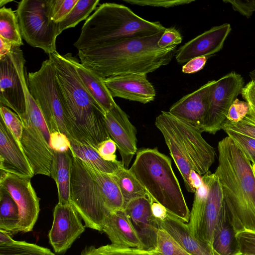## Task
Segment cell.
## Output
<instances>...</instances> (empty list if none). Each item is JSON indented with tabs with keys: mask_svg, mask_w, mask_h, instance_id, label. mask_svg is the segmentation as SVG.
<instances>
[{
	"mask_svg": "<svg viewBox=\"0 0 255 255\" xmlns=\"http://www.w3.org/2000/svg\"><path fill=\"white\" fill-rule=\"evenodd\" d=\"M48 55L54 67L70 139L97 150L102 142L110 138L105 112L82 82L72 53L62 55L55 51Z\"/></svg>",
	"mask_w": 255,
	"mask_h": 255,
	"instance_id": "cell-1",
	"label": "cell"
},
{
	"mask_svg": "<svg viewBox=\"0 0 255 255\" xmlns=\"http://www.w3.org/2000/svg\"><path fill=\"white\" fill-rule=\"evenodd\" d=\"M163 32L78 50V56L83 66L104 79L126 74H147L169 64L176 54L177 45L158 47Z\"/></svg>",
	"mask_w": 255,
	"mask_h": 255,
	"instance_id": "cell-2",
	"label": "cell"
},
{
	"mask_svg": "<svg viewBox=\"0 0 255 255\" xmlns=\"http://www.w3.org/2000/svg\"><path fill=\"white\" fill-rule=\"evenodd\" d=\"M218 177L228 215L236 234L255 231V178L252 165L229 136L218 144Z\"/></svg>",
	"mask_w": 255,
	"mask_h": 255,
	"instance_id": "cell-3",
	"label": "cell"
},
{
	"mask_svg": "<svg viewBox=\"0 0 255 255\" xmlns=\"http://www.w3.org/2000/svg\"><path fill=\"white\" fill-rule=\"evenodd\" d=\"M73 156L71 203L85 227L102 232L105 218L111 212L124 208L122 195L112 174Z\"/></svg>",
	"mask_w": 255,
	"mask_h": 255,
	"instance_id": "cell-4",
	"label": "cell"
},
{
	"mask_svg": "<svg viewBox=\"0 0 255 255\" xmlns=\"http://www.w3.org/2000/svg\"><path fill=\"white\" fill-rule=\"evenodd\" d=\"M165 29L159 22L145 20L125 5L106 2L86 19L74 46L78 50L96 48L151 36Z\"/></svg>",
	"mask_w": 255,
	"mask_h": 255,
	"instance_id": "cell-5",
	"label": "cell"
},
{
	"mask_svg": "<svg viewBox=\"0 0 255 255\" xmlns=\"http://www.w3.org/2000/svg\"><path fill=\"white\" fill-rule=\"evenodd\" d=\"M129 170L154 201L177 219L189 222L190 212L168 156L156 148L139 149Z\"/></svg>",
	"mask_w": 255,
	"mask_h": 255,
	"instance_id": "cell-6",
	"label": "cell"
},
{
	"mask_svg": "<svg viewBox=\"0 0 255 255\" xmlns=\"http://www.w3.org/2000/svg\"><path fill=\"white\" fill-rule=\"evenodd\" d=\"M27 85L31 95L43 115L50 133L59 131L70 139L54 67L49 57L42 63L38 70L28 73Z\"/></svg>",
	"mask_w": 255,
	"mask_h": 255,
	"instance_id": "cell-7",
	"label": "cell"
},
{
	"mask_svg": "<svg viewBox=\"0 0 255 255\" xmlns=\"http://www.w3.org/2000/svg\"><path fill=\"white\" fill-rule=\"evenodd\" d=\"M21 35L27 43L49 54L56 51L58 23L49 16L48 0H22L16 10Z\"/></svg>",
	"mask_w": 255,
	"mask_h": 255,
	"instance_id": "cell-8",
	"label": "cell"
},
{
	"mask_svg": "<svg viewBox=\"0 0 255 255\" xmlns=\"http://www.w3.org/2000/svg\"><path fill=\"white\" fill-rule=\"evenodd\" d=\"M25 60L20 47L13 45L11 51L0 58V103L12 109L21 122L27 117L26 88L27 74Z\"/></svg>",
	"mask_w": 255,
	"mask_h": 255,
	"instance_id": "cell-9",
	"label": "cell"
},
{
	"mask_svg": "<svg viewBox=\"0 0 255 255\" xmlns=\"http://www.w3.org/2000/svg\"><path fill=\"white\" fill-rule=\"evenodd\" d=\"M244 80L232 71L216 80L210 95L209 106L202 132L215 134L221 129L229 110L244 87Z\"/></svg>",
	"mask_w": 255,
	"mask_h": 255,
	"instance_id": "cell-10",
	"label": "cell"
},
{
	"mask_svg": "<svg viewBox=\"0 0 255 255\" xmlns=\"http://www.w3.org/2000/svg\"><path fill=\"white\" fill-rule=\"evenodd\" d=\"M30 180V178L0 171V186L10 193L18 208V232L31 231L37 220L40 211L39 199Z\"/></svg>",
	"mask_w": 255,
	"mask_h": 255,
	"instance_id": "cell-11",
	"label": "cell"
},
{
	"mask_svg": "<svg viewBox=\"0 0 255 255\" xmlns=\"http://www.w3.org/2000/svg\"><path fill=\"white\" fill-rule=\"evenodd\" d=\"M82 218L71 203L55 206L49 241L57 254L65 253L85 231Z\"/></svg>",
	"mask_w": 255,
	"mask_h": 255,
	"instance_id": "cell-12",
	"label": "cell"
},
{
	"mask_svg": "<svg viewBox=\"0 0 255 255\" xmlns=\"http://www.w3.org/2000/svg\"><path fill=\"white\" fill-rule=\"evenodd\" d=\"M170 113L175 127L192 162L194 170L204 175L214 163V148L202 137L201 130Z\"/></svg>",
	"mask_w": 255,
	"mask_h": 255,
	"instance_id": "cell-13",
	"label": "cell"
},
{
	"mask_svg": "<svg viewBox=\"0 0 255 255\" xmlns=\"http://www.w3.org/2000/svg\"><path fill=\"white\" fill-rule=\"evenodd\" d=\"M154 200L150 195L132 200L124 207L131 225L141 242L142 250L151 252L157 245L160 227L152 215L151 204Z\"/></svg>",
	"mask_w": 255,
	"mask_h": 255,
	"instance_id": "cell-14",
	"label": "cell"
},
{
	"mask_svg": "<svg viewBox=\"0 0 255 255\" xmlns=\"http://www.w3.org/2000/svg\"><path fill=\"white\" fill-rule=\"evenodd\" d=\"M21 146L34 175L51 176L53 151L41 132L32 123L28 115L22 122Z\"/></svg>",
	"mask_w": 255,
	"mask_h": 255,
	"instance_id": "cell-15",
	"label": "cell"
},
{
	"mask_svg": "<svg viewBox=\"0 0 255 255\" xmlns=\"http://www.w3.org/2000/svg\"><path fill=\"white\" fill-rule=\"evenodd\" d=\"M107 128L110 138L115 142L124 167L128 169L137 151V131L127 114L118 105L105 114Z\"/></svg>",
	"mask_w": 255,
	"mask_h": 255,
	"instance_id": "cell-16",
	"label": "cell"
},
{
	"mask_svg": "<svg viewBox=\"0 0 255 255\" xmlns=\"http://www.w3.org/2000/svg\"><path fill=\"white\" fill-rule=\"evenodd\" d=\"M208 195L201 218L194 237L212 246L214 231L222 209L224 195L218 177L209 171L202 176Z\"/></svg>",
	"mask_w": 255,
	"mask_h": 255,
	"instance_id": "cell-17",
	"label": "cell"
},
{
	"mask_svg": "<svg viewBox=\"0 0 255 255\" xmlns=\"http://www.w3.org/2000/svg\"><path fill=\"white\" fill-rule=\"evenodd\" d=\"M231 31L229 23L213 27L190 40L177 50L175 59L179 64L201 56H211L220 51Z\"/></svg>",
	"mask_w": 255,
	"mask_h": 255,
	"instance_id": "cell-18",
	"label": "cell"
},
{
	"mask_svg": "<svg viewBox=\"0 0 255 255\" xmlns=\"http://www.w3.org/2000/svg\"><path fill=\"white\" fill-rule=\"evenodd\" d=\"M216 81H210L183 96L171 106L168 112L201 130L208 111L212 88Z\"/></svg>",
	"mask_w": 255,
	"mask_h": 255,
	"instance_id": "cell-19",
	"label": "cell"
},
{
	"mask_svg": "<svg viewBox=\"0 0 255 255\" xmlns=\"http://www.w3.org/2000/svg\"><path fill=\"white\" fill-rule=\"evenodd\" d=\"M0 169L18 176L31 178L33 170L20 142L0 117Z\"/></svg>",
	"mask_w": 255,
	"mask_h": 255,
	"instance_id": "cell-20",
	"label": "cell"
},
{
	"mask_svg": "<svg viewBox=\"0 0 255 255\" xmlns=\"http://www.w3.org/2000/svg\"><path fill=\"white\" fill-rule=\"evenodd\" d=\"M112 97L146 104L153 101L155 90L145 74L119 75L104 79Z\"/></svg>",
	"mask_w": 255,
	"mask_h": 255,
	"instance_id": "cell-21",
	"label": "cell"
},
{
	"mask_svg": "<svg viewBox=\"0 0 255 255\" xmlns=\"http://www.w3.org/2000/svg\"><path fill=\"white\" fill-rule=\"evenodd\" d=\"M155 125L162 134L170 155L184 180L186 190L194 193L196 190L191 185L189 176L194 170L191 159L170 117L169 112L162 111L156 118Z\"/></svg>",
	"mask_w": 255,
	"mask_h": 255,
	"instance_id": "cell-22",
	"label": "cell"
},
{
	"mask_svg": "<svg viewBox=\"0 0 255 255\" xmlns=\"http://www.w3.org/2000/svg\"><path fill=\"white\" fill-rule=\"evenodd\" d=\"M102 232L107 235L113 245L142 249L141 242L124 208L111 212L105 218Z\"/></svg>",
	"mask_w": 255,
	"mask_h": 255,
	"instance_id": "cell-23",
	"label": "cell"
},
{
	"mask_svg": "<svg viewBox=\"0 0 255 255\" xmlns=\"http://www.w3.org/2000/svg\"><path fill=\"white\" fill-rule=\"evenodd\" d=\"M160 229L167 232L191 255H221L212 246L196 239L188 224L168 212L165 219L157 220Z\"/></svg>",
	"mask_w": 255,
	"mask_h": 255,
	"instance_id": "cell-24",
	"label": "cell"
},
{
	"mask_svg": "<svg viewBox=\"0 0 255 255\" xmlns=\"http://www.w3.org/2000/svg\"><path fill=\"white\" fill-rule=\"evenodd\" d=\"M53 156L51 169V176L56 182L58 203H71L70 190L71 172L73 156L70 150L60 152L52 149Z\"/></svg>",
	"mask_w": 255,
	"mask_h": 255,
	"instance_id": "cell-25",
	"label": "cell"
},
{
	"mask_svg": "<svg viewBox=\"0 0 255 255\" xmlns=\"http://www.w3.org/2000/svg\"><path fill=\"white\" fill-rule=\"evenodd\" d=\"M224 203L214 231L212 247L221 255H242Z\"/></svg>",
	"mask_w": 255,
	"mask_h": 255,
	"instance_id": "cell-26",
	"label": "cell"
},
{
	"mask_svg": "<svg viewBox=\"0 0 255 255\" xmlns=\"http://www.w3.org/2000/svg\"><path fill=\"white\" fill-rule=\"evenodd\" d=\"M76 71L85 87L103 111L109 112L117 104L104 82V79L83 66L74 57Z\"/></svg>",
	"mask_w": 255,
	"mask_h": 255,
	"instance_id": "cell-27",
	"label": "cell"
},
{
	"mask_svg": "<svg viewBox=\"0 0 255 255\" xmlns=\"http://www.w3.org/2000/svg\"><path fill=\"white\" fill-rule=\"evenodd\" d=\"M70 150L73 156L93 165L98 170L110 174H114L119 168L124 165L122 161H109L104 160L97 150L89 145L70 139Z\"/></svg>",
	"mask_w": 255,
	"mask_h": 255,
	"instance_id": "cell-28",
	"label": "cell"
},
{
	"mask_svg": "<svg viewBox=\"0 0 255 255\" xmlns=\"http://www.w3.org/2000/svg\"><path fill=\"white\" fill-rule=\"evenodd\" d=\"M19 210L10 193L0 186V230L14 235L18 232Z\"/></svg>",
	"mask_w": 255,
	"mask_h": 255,
	"instance_id": "cell-29",
	"label": "cell"
},
{
	"mask_svg": "<svg viewBox=\"0 0 255 255\" xmlns=\"http://www.w3.org/2000/svg\"><path fill=\"white\" fill-rule=\"evenodd\" d=\"M112 175L122 195L124 206L132 200L150 195L134 175L124 165Z\"/></svg>",
	"mask_w": 255,
	"mask_h": 255,
	"instance_id": "cell-30",
	"label": "cell"
},
{
	"mask_svg": "<svg viewBox=\"0 0 255 255\" xmlns=\"http://www.w3.org/2000/svg\"><path fill=\"white\" fill-rule=\"evenodd\" d=\"M0 37L13 45H23L16 13L11 8L3 6L0 9Z\"/></svg>",
	"mask_w": 255,
	"mask_h": 255,
	"instance_id": "cell-31",
	"label": "cell"
},
{
	"mask_svg": "<svg viewBox=\"0 0 255 255\" xmlns=\"http://www.w3.org/2000/svg\"><path fill=\"white\" fill-rule=\"evenodd\" d=\"M0 255H56L48 248L25 241H17L11 237L0 244Z\"/></svg>",
	"mask_w": 255,
	"mask_h": 255,
	"instance_id": "cell-32",
	"label": "cell"
},
{
	"mask_svg": "<svg viewBox=\"0 0 255 255\" xmlns=\"http://www.w3.org/2000/svg\"><path fill=\"white\" fill-rule=\"evenodd\" d=\"M99 0H78L69 13L58 23L60 33L64 30L74 27L81 21L87 19L97 8Z\"/></svg>",
	"mask_w": 255,
	"mask_h": 255,
	"instance_id": "cell-33",
	"label": "cell"
},
{
	"mask_svg": "<svg viewBox=\"0 0 255 255\" xmlns=\"http://www.w3.org/2000/svg\"><path fill=\"white\" fill-rule=\"evenodd\" d=\"M80 255H152L151 253L138 248H128L109 244L96 248L86 247Z\"/></svg>",
	"mask_w": 255,
	"mask_h": 255,
	"instance_id": "cell-34",
	"label": "cell"
},
{
	"mask_svg": "<svg viewBox=\"0 0 255 255\" xmlns=\"http://www.w3.org/2000/svg\"><path fill=\"white\" fill-rule=\"evenodd\" d=\"M25 92L27 114L32 123L41 132L49 144L50 132L38 105L29 91L28 85Z\"/></svg>",
	"mask_w": 255,
	"mask_h": 255,
	"instance_id": "cell-35",
	"label": "cell"
},
{
	"mask_svg": "<svg viewBox=\"0 0 255 255\" xmlns=\"http://www.w3.org/2000/svg\"><path fill=\"white\" fill-rule=\"evenodd\" d=\"M152 255H191L165 231L159 229L156 250L150 252Z\"/></svg>",
	"mask_w": 255,
	"mask_h": 255,
	"instance_id": "cell-36",
	"label": "cell"
},
{
	"mask_svg": "<svg viewBox=\"0 0 255 255\" xmlns=\"http://www.w3.org/2000/svg\"><path fill=\"white\" fill-rule=\"evenodd\" d=\"M208 195V188L204 184L196 190L194 199L188 224L191 234L194 236L202 216Z\"/></svg>",
	"mask_w": 255,
	"mask_h": 255,
	"instance_id": "cell-37",
	"label": "cell"
},
{
	"mask_svg": "<svg viewBox=\"0 0 255 255\" xmlns=\"http://www.w3.org/2000/svg\"><path fill=\"white\" fill-rule=\"evenodd\" d=\"M78 0H48V13L54 22L62 21L73 9Z\"/></svg>",
	"mask_w": 255,
	"mask_h": 255,
	"instance_id": "cell-38",
	"label": "cell"
},
{
	"mask_svg": "<svg viewBox=\"0 0 255 255\" xmlns=\"http://www.w3.org/2000/svg\"><path fill=\"white\" fill-rule=\"evenodd\" d=\"M224 131L234 141L250 162L255 164V139L231 130Z\"/></svg>",
	"mask_w": 255,
	"mask_h": 255,
	"instance_id": "cell-39",
	"label": "cell"
},
{
	"mask_svg": "<svg viewBox=\"0 0 255 255\" xmlns=\"http://www.w3.org/2000/svg\"><path fill=\"white\" fill-rule=\"evenodd\" d=\"M0 113V117L6 126L19 142L23 131V124L18 116L8 108L1 105Z\"/></svg>",
	"mask_w": 255,
	"mask_h": 255,
	"instance_id": "cell-40",
	"label": "cell"
},
{
	"mask_svg": "<svg viewBox=\"0 0 255 255\" xmlns=\"http://www.w3.org/2000/svg\"><path fill=\"white\" fill-rule=\"evenodd\" d=\"M242 255H255V231L244 230L236 234Z\"/></svg>",
	"mask_w": 255,
	"mask_h": 255,
	"instance_id": "cell-41",
	"label": "cell"
},
{
	"mask_svg": "<svg viewBox=\"0 0 255 255\" xmlns=\"http://www.w3.org/2000/svg\"><path fill=\"white\" fill-rule=\"evenodd\" d=\"M221 129L231 130L255 139V124L247 116L242 121L237 123H231L226 120L223 125Z\"/></svg>",
	"mask_w": 255,
	"mask_h": 255,
	"instance_id": "cell-42",
	"label": "cell"
},
{
	"mask_svg": "<svg viewBox=\"0 0 255 255\" xmlns=\"http://www.w3.org/2000/svg\"><path fill=\"white\" fill-rule=\"evenodd\" d=\"M249 111L248 104L237 98L229 110L226 120L233 123H238L246 117Z\"/></svg>",
	"mask_w": 255,
	"mask_h": 255,
	"instance_id": "cell-43",
	"label": "cell"
},
{
	"mask_svg": "<svg viewBox=\"0 0 255 255\" xmlns=\"http://www.w3.org/2000/svg\"><path fill=\"white\" fill-rule=\"evenodd\" d=\"M126 2L140 6L170 7L189 4L195 0H124Z\"/></svg>",
	"mask_w": 255,
	"mask_h": 255,
	"instance_id": "cell-44",
	"label": "cell"
},
{
	"mask_svg": "<svg viewBox=\"0 0 255 255\" xmlns=\"http://www.w3.org/2000/svg\"><path fill=\"white\" fill-rule=\"evenodd\" d=\"M241 94L249 106L247 116L255 124V80H251L244 86Z\"/></svg>",
	"mask_w": 255,
	"mask_h": 255,
	"instance_id": "cell-45",
	"label": "cell"
},
{
	"mask_svg": "<svg viewBox=\"0 0 255 255\" xmlns=\"http://www.w3.org/2000/svg\"><path fill=\"white\" fill-rule=\"evenodd\" d=\"M182 36L175 27L166 28L157 42L158 47L167 48L177 45L181 43Z\"/></svg>",
	"mask_w": 255,
	"mask_h": 255,
	"instance_id": "cell-46",
	"label": "cell"
},
{
	"mask_svg": "<svg viewBox=\"0 0 255 255\" xmlns=\"http://www.w3.org/2000/svg\"><path fill=\"white\" fill-rule=\"evenodd\" d=\"M49 146L52 149L60 152L70 149V139L64 133L55 131L50 133Z\"/></svg>",
	"mask_w": 255,
	"mask_h": 255,
	"instance_id": "cell-47",
	"label": "cell"
},
{
	"mask_svg": "<svg viewBox=\"0 0 255 255\" xmlns=\"http://www.w3.org/2000/svg\"><path fill=\"white\" fill-rule=\"evenodd\" d=\"M223 2L230 3L234 10L247 18L250 17L255 11V0H223Z\"/></svg>",
	"mask_w": 255,
	"mask_h": 255,
	"instance_id": "cell-48",
	"label": "cell"
},
{
	"mask_svg": "<svg viewBox=\"0 0 255 255\" xmlns=\"http://www.w3.org/2000/svg\"><path fill=\"white\" fill-rule=\"evenodd\" d=\"M117 148L116 144L110 138L99 146L97 151L104 160L114 162L118 160L115 154Z\"/></svg>",
	"mask_w": 255,
	"mask_h": 255,
	"instance_id": "cell-49",
	"label": "cell"
},
{
	"mask_svg": "<svg viewBox=\"0 0 255 255\" xmlns=\"http://www.w3.org/2000/svg\"><path fill=\"white\" fill-rule=\"evenodd\" d=\"M208 57L201 56L194 58L182 66V71L184 73L191 74L202 70L205 66Z\"/></svg>",
	"mask_w": 255,
	"mask_h": 255,
	"instance_id": "cell-50",
	"label": "cell"
},
{
	"mask_svg": "<svg viewBox=\"0 0 255 255\" xmlns=\"http://www.w3.org/2000/svg\"><path fill=\"white\" fill-rule=\"evenodd\" d=\"M151 212L153 217L159 220H164L168 214L167 210L163 205L154 201L151 204Z\"/></svg>",
	"mask_w": 255,
	"mask_h": 255,
	"instance_id": "cell-51",
	"label": "cell"
},
{
	"mask_svg": "<svg viewBox=\"0 0 255 255\" xmlns=\"http://www.w3.org/2000/svg\"><path fill=\"white\" fill-rule=\"evenodd\" d=\"M189 178L191 185L195 190L198 189L204 184L201 175L193 170H192L190 172Z\"/></svg>",
	"mask_w": 255,
	"mask_h": 255,
	"instance_id": "cell-52",
	"label": "cell"
},
{
	"mask_svg": "<svg viewBox=\"0 0 255 255\" xmlns=\"http://www.w3.org/2000/svg\"><path fill=\"white\" fill-rule=\"evenodd\" d=\"M0 58L8 54L11 50L13 45L9 41L0 37Z\"/></svg>",
	"mask_w": 255,
	"mask_h": 255,
	"instance_id": "cell-53",
	"label": "cell"
},
{
	"mask_svg": "<svg viewBox=\"0 0 255 255\" xmlns=\"http://www.w3.org/2000/svg\"><path fill=\"white\" fill-rule=\"evenodd\" d=\"M250 77L252 80H255V69L250 72Z\"/></svg>",
	"mask_w": 255,
	"mask_h": 255,
	"instance_id": "cell-54",
	"label": "cell"
},
{
	"mask_svg": "<svg viewBox=\"0 0 255 255\" xmlns=\"http://www.w3.org/2000/svg\"><path fill=\"white\" fill-rule=\"evenodd\" d=\"M11 0H1L0 1V8L2 7V5H4V4H6V3H8V2H11Z\"/></svg>",
	"mask_w": 255,
	"mask_h": 255,
	"instance_id": "cell-55",
	"label": "cell"
},
{
	"mask_svg": "<svg viewBox=\"0 0 255 255\" xmlns=\"http://www.w3.org/2000/svg\"><path fill=\"white\" fill-rule=\"evenodd\" d=\"M252 169L254 173V177L255 178V164H252Z\"/></svg>",
	"mask_w": 255,
	"mask_h": 255,
	"instance_id": "cell-56",
	"label": "cell"
}]
</instances>
